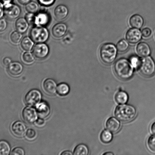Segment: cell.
Segmentation results:
<instances>
[{
	"label": "cell",
	"instance_id": "28",
	"mask_svg": "<svg viewBox=\"0 0 155 155\" xmlns=\"http://www.w3.org/2000/svg\"><path fill=\"white\" fill-rule=\"evenodd\" d=\"M39 8V5L34 2H30L25 6L26 10L27 12L33 14L37 13Z\"/></svg>",
	"mask_w": 155,
	"mask_h": 155
},
{
	"label": "cell",
	"instance_id": "30",
	"mask_svg": "<svg viewBox=\"0 0 155 155\" xmlns=\"http://www.w3.org/2000/svg\"><path fill=\"white\" fill-rule=\"evenodd\" d=\"M147 145L149 151L155 154V135L151 136L148 138Z\"/></svg>",
	"mask_w": 155,
	"mask_h": 155
},
{
	"label": "cell",
	"instance_id": "20",
	"mask_svg": "<svg viewBox=\"0 0 155 155\" xmlns=\"http://www.w3.org/2000/svg\"><path fill=\"white\" fill-rule=\"evenodd\" d=\"M144 23L143 18L139 15H133L130 19V26L134 28H141L143 26Z\"/></svg>",
	"mask_w": 155,
	"mask_h": 155
},
{
	"label": "cell",
	"instance_id": "35",
	"mask_svg": "<svg viewBox=\"0 0 155 155\" xmlns=\"http://www.w3.org/2000/svg\"><path fill=\"white\" fill-rule=\"evenodd\" d=\"M25 17V19L29 24H31V25L35 24V15H34V14L29 13L26 15Z\"/></svg>",
	"mask_w": 155,
	"mask_h": 155
},
{
	"label": "cell",
	"instance_id": "19",
	"mask_svg": "<svg viewBox=\"0 0 155 155\" xmlns=\"http://www.w3.org/2000/svg\"><path fill=\"white\" fill-rule=\"evenodd\" d=\"M136 50L138 54L142 57H148L151 53L150 45L145 42H141L138 44Z\"/></svg>",
	"mask_w": 155,
	"mask_h": 155
},
{
	"label": "cell",
	"instance_id": "4",
	"mask_svg": "<svg viewBox=\"0 0 155 155\" xmlns=\"http://www.w3.org/2000/svg\"><path fill=\"white\" fill-rule=\"evenodd\" d=\"M30 38L36 43H44L48 40L49 36V31L44 26H37L33 27L30 30Z\"/></svg>",
	"mask_w": 155,
	"mask_h": 155
},
{
	"label": "cell",
	"instance_id": "12",
	"mask_svg": "<svg viewBox=\"0 0 155 155\" xmlns=\"http://www.w3.org/2000/svg\"><path fill=\"white\" fill-rule=\"evenodd\" d=\"M142 33L137 28L130 29L126 34V38L127 41L131 44H136L142 38Z\"/></svg>",
	"mask_w": 155,
	"mask_h": 155
},
{
	"label": "cell",
	"instance_id": "13",
	"mask_svg": "<svg viewBox=\"0 0 155 155\" xmlns=\"http://www.w3.org/2000/svg\"><path fill=\"white\" fill-rule=\"evenodd\" d=\"M12 133L18 137H23L26 132V127L24 123L21 121H17L12 124Z\"/></svg>",
	"mask_w": 155,
	"mask_h": 155
},
{
	"label": "cell",
	"instance_id": "31",
	"mask_svg": "<svg viewBox=\"0 0 155 155\" xmlns=\"http://www.w3.org/2000/svg\"><path fill=\"white\" fill-rule=\"evenodd\" d=\"M22 38L21 33L18 31H15L11 35L10 39L12 42L14 44H18Z\"/></svg>",
	"mask_w": 155,
	"mask_h": 155
},
{
	"label": "cell",
	"instance_id": "15",
	"mask_svg": "<svg viewBox=\"0 0 155 155\" xmlns=\"http://www.w3.org/2000/svg\"><path fill=\"white\" fill-rule=\"evenodd\" d=\"M22 64L18 62H12L8 68V71L11 75L17 77L21 75L23 71Z\"/></svg>",
	"mask_w": 155,
	"mask_h": 155
},
{
	"label": "cell",
	"instance_id": "44",
	"mask_svg": "<svg viewBox=\"0 0 155 155\" xmlns=\"http://www.w3.org/2000/svg\"><path fill=\"white\" fill-rule=\"evenodd\" d=\"M151 133L155 135V122L152 125L151 128Z\"/></svg>",
	"mask_w": 155,
	"mask_h": 155
},
{
	"label": "cell",
	"instance_id": "33",
	"mask_svg": "<svg viewBox=\"0 0 155 155\" xmlns=\"http://www.w3.org/2000/svg\"><path fill=\"white\" fill-rule=\"evenodd\" d=\"M25 137L29 140H33L36 138V132L32 129H29L26 132Z\"/></svg>",
	"mask_w": 155,
	"mask_h": 155
},
{
	"label": "cell",
	"instance_id": "3",
	"mask_svg": "<svg viewBox=\"0 0 155 155\" xmlns=\"http://www.w3.org/2000/svg\"><path fill=\"white\" fill-rule=\"evenodd\" d=\"M100 59L106 64L113 63L116 58L117 49L111 43H106L102 45L99 50Z\"/></svg>",
	"mask_w": 155,
	"mask_h": 155
},
{
	"label": "cell",
	"instance_id": "18",
	"mask_svg": "<svg viewBox=\"0 0 155 155\" xmlns=\"http://www.w3.org/2000/svg\"><path fill=\"white\" fill-rule=\"evenodd\" d=\"M69 13V10L66 6L64 5H60L55 9L54 13L55 16L57 19L63 20L67 16Z\"/></svg>",
	"mask_w": 155,
	"mask_h": 155
},
{
	"label": "cell",
	"instance_id": "11",
	"mask_svg": "<svg viewBox=\"0 0 155 155\" xmlns=\"http://www.w3.org/2000/svg\"><path fill=\"white\" fill-rule=\"evenodd\" d=\"M35 106L38 116L39 117L42 119L48 117L51 112L50 108L48 103L42 101L40 102Z\"/></svg>",
	"mask_w": 155,
	"mask_h": 155
},
{
	"label": "cell",
	"instance_id": "1",
	"mask_svg": "<svg viewBox=\"0 0 155 155\" xmlns=\"http://www.w3.org/2000/svg\"><path fill=\"white\" fill-rule=\"evenodd\" d=\"M114 70L119 78L124 80L131 78L133 74V67L130 61L126 59H119L114 65Z\"/></svg>",
	"mask_w": 155,
	"mask_h": 155
},
{
	"label": "cell",
	"instance_id": "42",
	"mask_svg": "<svg viewBox=\"0 0 155 155\" xmlns=\"http://www.w3.org/2000/svg\"><path fill=\"white\" fill-rule=\"evenodd\" d=\"M4 14V7L2 2L0 1V19L2 17Z\"/></svg>",
	"mask_w": 155,
	"mask_h": 155
},
{
	"label": "cell",
	"instance_id": "7",
	"mask_svg": "<svg viewBox=\"0 0 155 155\" xmlns=\"http://www.w3.org/2000/svg\"><path fill=\"white\" fill-rule=\"evenodd\" d=\"M21 10L20 7L17 5L11 3L4 4V13L8 19L13 20L20 16Z\"/></svg>",
	"mask_w": 155,
	"mask_h": 155
},
{
	"label": "cell",
	"instance_id": "23",
	"mask_svg": "<svg viewBox=\"0 0 155 155\" xmlns=\"http://www.w3.org/2000/svg\"><path fill=\"white\" fill-rule=\"evenodd\" d=\"M34 41L31 38L25 37L21 41V47L23 49L26 51H31L34 45Z\"/></svg>",
	"mask_w": 155,
	"mask_h": 155
},
{
	"label": "cell",
	"instance_id": "21",
	"mask_svg": "<svg viewBox=\"0 0 155 155\" xmlns=\"http://www.w3.org/2000/svg\"><path fill=\"white\" fill-rule=\"evenodd\" d=\"M29 24L25 18H21L17 20L15 27L18 32L21 33L25 32L28 30Z\"/></svg>",
	"mask_w": 155,
	"mask_h": 155
},
{
	"label": "cell",
	"instance_id": "46",
	"mask_svg": "<svg viewBox=\"0 0 155 155\" xmlns=\"http://www.w3.org/2000/svg\"><path fill=\"white\" fill-rule=\"evenodd\" d=\"M2 2L4 3V4H8V3H11L13 0H1Z\"/></svg>",
	"mask_w": 155,
	"mask_h": 155
},
{
	"label": "cell",
	"instance_id": "14",
	"mask_svg": "<svg viewBox=\"0 0 155 155\" xmlns=\"http://www.w3.org/2000/svg\"><path fill=\"white\" fill-rule=\"evenodd\" d=\"M43 87L44 91L48 95H54L57 92V84L52 79L45 80L43 84Z\"/></svg>",
	"mask_w": 155,
	"mask_h": 155
},
{
	"label": "cell",
	"instance_id": "27",
	"mask_svg": "<svg viewBox=\"0 0 155 155\" xmlns=\"http://www.w3.org/2000/svg\"><path fill=\"white\" fill-rule=\"evenodd\" d=\"M11 148L10 145L5 140L0 141V155H8Z\"/></svg>",
	"mask_w": 155,
	"mask_h": 155
},
{
	"label": "cell",
	"instance_id": "47",
	"mask_svg": "<svg viewBox=\"0 0 155 155\" xmlns=\"http://www.w3.org/2000/svg\"><path fill=\"white\" fill-rule=\"evenodd\" d=\"M113 153L111 152H107L104 154V155H113Z\"/></svg>",
	"mask_w": 155,
	"mask_h": 155
},
{
	"label": "cell",
	"instance_id": "16",
	"mask_svg": "<svg viewBox=\"0 0 155 155\" xmlns=\"http://www.w3.org/2000/svg\"><path fill=\"white\" fill-rule=\"evenodd\" d=\"M106 127L111 133H116L120 129L121 124L117 118L112 117L107 120L106 123Z\"/></svg>",
	"mask_w": 155,
	"mask_h": 155
},
{
	"label": "cell",
	"instance_id": "38",
	"mask_svg": "<svg viewBox=\"0 0 155 155\" xmlns=\"http://www.w3.org/2000/svg\"><path fill=\"white\" fill-rule=\"evenodd\" d=\"M142 34L144 38H149L152 34L151 30L150 28H144L142 30Z\"/></svg>",
	"mask_w": 155,
	"mask_h": 155
},
{
	"label": "cell",
	"instance_id": "9",
	"mask_svg": "<svg viewBox=\"0 0 155 155\" xmlns=\"http://www.w3.org/2000/svg\"><path fill=\"white\" fill-rule=\"evenodd\" d=\"M22 118L27 124H32L38 119V115L36 109L31 106L26 107L22 111Z\"/></svg>",
	"mask_w": 155,
	"mask_h": 155
},
{
	"label": "cell",
	"instance_id": "41",
	"mask_svg": "<svg viewBox=\"0 0 155 155\" xmlns=\"http://www.w3.org/2000/svg\"><path fill=\"white\" fill-rule=\"evenodd\" d=\"M12 60L10 58L5 57L3 60V63L5 66H9L12 63Z\"/></svg>",
	"mask_w": 155,
	"mask_h": 155
},
{
	"label": "cell",
	"instance_id": "10",
	"mask_svg": "<svg viewBox=\"0 0 155 155\" xmlns=\"http://www.w3.org/2000/svg\"><path fill=\"white\" fill-rule=\"evenodd\" d=\"M51 21L49 14L45 10H42L35 16V24L37 26H45L48 25Z\"/></svg>",
	"mask_w": 155,
	"mask_h": 155
},
{
	"label": "cell",
	"instance_id": "29",
	"mask_svg": "<svg viewBox=\"0 0 155 155\" xmlns=\"http://www.w3.org/2000/svg\"><path fill=\"white\" fill-rule=\"evenodd\" d=\"M129 48V44L126 41L122 39L119 41L116 45V48L120 52H125Z\"/></svg>",
	"mask_w": 155,
	"mask_h": 155
},
{
	"label": "cell",
	"instance_id": "17",
	"mask_svg": "<svg viewBox=\"0 0 155 155\" xmlns=\"http://www.w3.org/2000/svg\"><path fill=\"white\" fill-rule=\"evenodd\" d=\"M67 30V26L63 23L56 24L52 29V34L55 37L60 38L63 36Z\"/></svg>",
	"mask_w": 155,
	"mask_h": 155
},
{
	"label": "cell",
	"instance_id": "24",
	"mask_svg": "<svg viewBox=\"0 0 155 155\" xmlns=\"http://www.w3.org/2000/svg\"><path fill=\"white\" fill-rule=\"evenodd\" d=\"M89 154V149L87 146L83 144H80L76 147L74 151V155H88Z\"/></svg>",
	"mask_w": 155,
	"mask_h": 155
},
{
	"label": "cell",
	"instance_id": "6",
	"mask_svg": "<svg viewBox=\"0 0 155 155\" xmlns=\"http://www.w3.org/2000/svg\"><path fill=\"white\" fill-rule=\"evenodd\" d=\"M42 97V94L39 90L33 89L27 93L25 97L26 104L30 106H36L40 102Z\"/></svg>",
	"mask_w": 155,
	"mask_h": 155
},
{
	"label": "cell",
	"instance_id": "40",
	"mask_svg": "<svg viewBox=\"0 0 155 155\" xmlns=\"http://www.w3.org/2000/svg\"><path fill=\"white\" fill-rule=\"evenodd\" d=\"M35 124L38 127H42L45 125V121L42 118H40L36 120Z\"/></svg>",
	"mask_w": 155,
	"mask_h": 155
},
{
	"label": "cell",
	"instance_id": "45",
	"mask_svg": "<svg viewBox=\"0 0 155 155\" xmlns=\"http://www.w3.org/2000/svg\"><path fill=\"white\" fill-rule=\"evenodd\" d=\"M73 154L71 151H66L63 152L61 155H71Z\"/></svg>",
	"mask_w": 155,
	"mask_h": 155
},
{
	"label": "cell",
	"instance_id": "25",
	"mask_svg": "<svg viewBox=\"0 0 155 155\" xmlns=\"http://www.w3.org/2000/svg\"><path fill=\"white\" fill-rule=\"evenodd\" d=\"M70 87L68 84L65 83H61L58 85L57 92L59 95L64 96L69 93Z\"/></svg>",
	"mask_w": 155,
	"mask_h": 155
},
{
	"label": "cell",
	"instance_id": "36",
	"mask_svg": "<svg viewBox=\"0 0 155 155\" xmlns=\"http://www.w3.org/2000/svg\"><path fill=\"white\" fill-rule=\"evenodd\" d=\"M24 154H25V151L21 147H17L14 149L10 153V155H24Z\"/></svg>",
	"mask_w": 155,
	"mask_h": 155
},
{
	"label": "cell",
	"instance_id": "43",
	"mask_svg": "<svg viewBox=\"0 0 155 155\" xmlns=\"http://www.w3.org/2000/svg\"><path fill=\"white\" fill-rule=\"evenodd\" d=\"M18 1L20 4L22 5H25L30 2L31 0H18Z\"/></svg>",
	"mask_w": 155,
	"mask_h": 155
},
{
	"label": "cell",
	"instance_id": "5",
	"mask_svg": "<svg viewBox=\"0 0 155 155\" xmlns=\"http://www.w3.org/2000/svg\"><path fill=\"white\" fill-rule=\"evenodd\" d=\"M139 69L143 76L150 77L155 74V62L152 58L148 56L141 60Z\"/></svg>",
	"mask_w": 155,
	"mask_h": 155
},
{
	"label": "cell",
	"instance_id": "26",
	"mask_svg": "<svg viewBox=\"0 0 155 155\" xmlns=\"http://www.w3.org/2000/svg\"><path fill=\"white\" fill-rule=\"evenodd\" d=\"M113 134L108 130H103L100 135V139L104 143H109L112 142L113 140Z\"/></svg>",
	"mask_w": 155,
	"mask_h": 155
},
{
	"label": "cell",
	"instance_id": "2",
	"mask_svg": "<svg viewBox=\"0 0 155 155\" xmlns=\"http://www.w3.org/2000/svg\"><path fill=\"white\" fill-rule=\"evenodd\" d=\"M136 110L133 106L121 104L117 106L115 110L116 118L121 122L127 123L133 120L136 116Z\"/></svg>",
	"mask_w": 155,
	"mask_h": 155
},
{
	"label": "cell",
	"instance_id": "22",
	"mask_svg": "<svg viewBox=\"0 0 155 155\" xmlns=\"http://www.w3.org/2000/svg\"><path fill=\"white\" fill-rule=\"evenodd\" d=\"M115 100L116 102L118 104H125L129 100L128 94L125 91H118L115 96Z\"/></svg>",
	"mask_w": 155,
	"mask_h": 155
},
{
	"label": "cell",
	"instance_id": "32",
	"mask_svg": "<svg viewBox=\"0 0 155 155\" xmlns=\"http://www.w3.org/2000/svg\"><path fill=\"white\" fill-rule=\"evenodd\" d=\"M34 55L30 52H25L22 55V59L25 63L27 64L32 63L35 60Z\"/></svg>",
	"mask_w": 155,
	"mask_h": 155
},
{
	"label": "cell",
	"instance_id": "39",
	"mask_svg": "<svg viewBox=\"0 0 155 155\" xmlns=\"http://www.w3.org/2000/svg\"><path fill=\"white\" fill-rule=\"evenodd\" d=\"M7 26V23L5 20L0 19V32H2L6 30Z\"/></svg>",
	"mask_w": 155,
	"mask_h": 155
},
{
	"label": "cell",
	"instance_id": "8",
	"mask_svg": "<svg viewBox=\"0 0 155 155\" xmlns=\"http://www.w3.org/2000/svg\"><path fill=\"white\" fill-rule=\"evenodd\" d=\"M49 52V48L48 45L45 43L36 44L33 48V55L39 60L45 59L48 57Z\"/></svg>",
	"mask_w": 155,
	"mask_h": 155
},
{
	"label": "cell",
	"instance_id": "37",
	"mask_svg": "<svg viewBox=\"0 0 155 155\" xmlns=\"http://www.w3.org/2000/svg\"><path fill=\"white\" fill-rule=\"evenodd\" d=\"M39 2L44 6H50L54 4L55 0H38Z\"/></svg>",
	"mask_w": 155,
	"mask_h": 155
},
{
	"label": "cell",
	"instance_id": "34",
	"mask_svg": "<svg viewBox=\"0 0 155 155\" xmlns=\"http://www.w3.org/2000/svg\"><path fill=\"white\" fill-rule=\"evenodd\" d=\"M141 60L137 56H133L130 59V61L133 68H139Z\"/></svg>",
	"mask_w": 155,
	"mask_h": 155
}]
</instances>
